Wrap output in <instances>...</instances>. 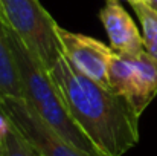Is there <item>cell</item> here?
Here are the masks:
<instances>
[{"label": "cell", "mask_w": 157, "mask_h": 156, "mask_svg": "<svg viewBox=\"0 0 157 156\" xmlns=\"http://www.w3.org/2000/svg\"><path fill=\"white\" fill-rule=\"evenodd\" d=\"M72 119L105 156H124L139 142L140 115L127 98L75 70L63 57L51 70Z\"/></svg>", "instance_id": "obj_1"}, {"label": "cell", "mask_w": 157, "mask_h": 156, "mask_svg": "<svg viewBox=\"0 0 157 156\" xmlns=\"http://www.w3.org/2000/svg\"><path fill=\"white\" fill-rule=\"evenodd\" d=\"M6 32L12 57L18 70L23 89V100L26 101V104L44 122H48L53 130H56L75 147L92 156L99 155V152L95 149L90 139L72 119L61 98V94L51 77V72L41 64V61L31 52V49L8 25Z\"/></svg>", "instance_id": "obj_2"}, {"label": "cell", "mask_w": 157, "mask_h": 156, "mask_svg": "<svg viewBox=\"0 0 157 156\" xmlns=\"http://www.w3.org/2000/svg\"><path fill=\"white\" fill-rule=\"evenodd\" d=\"M5 23L51 72L63 58L58 23L40 0H0Z\"/></svg>", "instance_id": "obj_3"}, {"label": "cell", "mask_w": 157, "mask_h": 156, "mask_svg": "<svg viewBox=\"0 0 157 156\" xmlns=\"http://www.w3.org/2000/svg\"><path fill=\"white\" fill-rule=\"evenodd\" d=\"M108 87L142 115L157 95V61L145 49L139 54L113 52Z\"/></svg>", "instance_id": "obj_4"}, {"label": "cell", "mask_w": 157, "mask_h": 156, "mask_svg": "<svg viewBox=\"0 0 157 156\" xmlns=\"http://www.w3.org/2000/svg\"><path fill=\"white\" fill-rule=\"evenodd\" d=\"M0 112L23 135L38 156H92L53 130L25 100L0 98Z\"/></svg>", "instance_id": "obj_5"}, {"label": "cell", "mask_w": 157, "mask_h": 156, "mask_svg": "<svg viewBox=\"0 0 157 156\" xmlns=\"http://www.w3.org/2000/svg\"><path fill=\"white\" fill-rule=\"evenodd\" d=\"M58 37L61 42L63 57L69 64L84 77L108 87V67L114 52L111 46L95 37L72 32L61 26H58Z\"/></svg>", "instance_id": "obj_6"}, {"label": "cell", "mask_w": 157, "mask_h": 156, "mask_svg": "<svg viewBox=\"0 0 157 156\" xmlns=\"http://www.w3.org/2000/svg\"><path fill=\"white\" fill-rule=\"evenodd\" d=\"M99 20L114 52L139 54L145 49L142 32L125 11L121 0H105L99 11Z\"/></svg>", "instance_id": "obj_7"}, {"label": "cell", "mask_w": 157, "mask_h": 156, "mask_svg": "<svg viewBox=\"0 0 157 156\" xmlns=\"http://www.w3.org/2000/svg\"><path fill=\"white\" fill-rule=\"evenodd\" d=\"M0 98L23 100V89L12 57V51L9 46L6 25L2 17V11H0Z\"/></svg>", "instance_id": "obj_8"}, {"label": "cell", "mask_w": 157, "mask_h": 156, "mask_svg": "<svg viewBox=\"0 0 157 156\" xmlns=\"http://www.w3.org/2000/svg\"><path fill=\"white\" fill-rule=\"evenodd\" d=\"M133 9L139 18L144 37V48L157 61V11L145 3L133 5Z\"/></svg>", "instance_id": "obj_9"}, {"label": "cell", "mask_w": 157, "mask_h": 156, "mask_svg": "<svg viewBox=\"0 0 157 156\" xmlns=\"http://www.w3.org/2000/svg\"><path fill=\"white\" fill-rule=\"evenodd\" d=\"M2 156H38L23 135L11 124L9 130L3 138Z\"/></svg>", "instance_id": "obj_10"}, {"label": "cell", "mask_w": 157, "mask_h": 156, "mask_svg": "<svg viewBox=\"0 0 157 156\" xmlns=\"http://www.w3.org/2000/svg\"><path fill=\"white\" fill-rule=\"evenodd\" d=\"M145 5H148L151 9L157 11V0H145Z\"/></svg>", "instance_id": "obj_11"}, {"label": "cell", "mask_w": 157, "mask_h": 156, "mask_svg": "<svg viewBox=\"0 0 157 156\" xmlns=\"http://www.w3.org/2000/svg\"><path fill=\"white\" fill-rule=\"evenodd\" d=\"M125 2H128L131 6L133 5H139V3H145V0H125Z\"/></svg>", "instance_id": "obj_12"}, {"label": "cell", "mask_w": 157, "mask_h": 156, "mask_svg": "<svg viewBox=\"0 0 157 156\" xmlns=\"http://www.w3.org/2000/svg\"><path fill=\"white\" fill-rule=\"evenodd\" d=\"M96 156H105V155H101V153H99V155H96Z\"/></svg>", "instance_id": "obj_13"}]
</instances>
